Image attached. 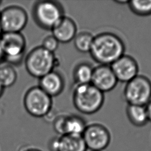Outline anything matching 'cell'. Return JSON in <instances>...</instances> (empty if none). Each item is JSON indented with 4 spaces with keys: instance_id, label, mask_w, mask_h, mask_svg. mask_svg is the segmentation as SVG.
Listing matches in <instances>:
<instances>
[{
    "instance_id": "1",
    "label": "cell",
    "mask_w": 151,
    "mask_h": 151,
    "mask_svg": "<svg viewBox=\"0 0 151 151\" xmlns=\"http://www.w3.org/2000/svg\"><path fill=\"white\" fill-rule=\"evenodd\" d=\"M124 42L117 35L104 32L94 36L89 53L100 65H110L124 55Z\"/></svg>"
},
{
    "instance_id": "2",
    "label": "cell",
    "mask_w": 151,
    "mask_h": 151,
    "mask_svg": "<svg viewBox=\"0 0 151 151\" xmlns=\"http://www.w3.org/2000/svg\"><path fill=\"white\" fill-rule=\"evenodd\" d=\"M76 109L85 114H93L103 106L104 95L91 83L77 85L73 94Z\"/></svg>"
},
{
    "instance_id": "3",
    "label": "cell",
    "mask_w": 151,
    "mask_h": 151,
    "mask_svg": "<svg viewBox=\"0 0 151 151\" xmlns=\"http://www.w3.org/2000/svg\"><path fill=\"white\" fill-rule=\"evenodd\" d=\"M57 62L54 53L40 46L33 48L27 54L25 60V66L31 76L40 78L53 71Z\"/></svg>"
},
{
    "instance_id": "4",
    "label": "cell",
    "mask_w": 151,
    "mask_h": 151,
    "mask_svg": "<svg viewBox=\"0 0 151 151\" xmlns=\"http://www.w3.org/2000/svg\"><path fill=\"white\" fill-rule=\"evenodd\" d=\"M32 15L40 27L51 30L64 16L61 5L50 0L37 2L33 6Z\"/></svg>"
},
{
    "instance_id": "5",
    "label": "cell",
    "mask_w": 151,
    "mask_h": 151,
    "mask_svg": "<svg viewBox=\"0 0 151 151\" xmlns=\"http://www.w3.org/2000/svg\"><path fill=\"white\" fill-rule=\"evenodd\" d=\"M123 96L127 104L146 106L151 100V81L138 74L126 83Z\"/></svg>"
},
{
    "instance_id": "6",
    "label": "cell",
    "mask_w": 151,
    "mask_h": 151,
    "mask_svg": "<svg viewBox=\"0 0 151 151\" xmlns=\"http://www.w3.org/2000/svg\"><path fill=\"white\" fill-rule=\"evenodd\" d=\"M52 97L39 86L28 89L24 97L26 111L35 117H45L52 109Z\"/></svg>"
},
{
    "instance_id": "7",
    "label": "cell",
    "mask_w": 151,
    "mask_h": 151,
    "mask_svg": "<svg viewBox=\"0 0 151 151\" xmlns=\"http://www.w3.org/2000/svg\"><path fill=\"white\" fill-rule=\"evenodd\" d=\"M0 41L5 55L4 60L12 65L20 63L26 48L24 35L21 32H2Z\"/></svg>"
},
{
    "instance_id": "8",
    "label": "cell",
    "mask_w": 151,
    "mask_h": 151,
    "mask_svg": "<svg viewBox=\"0 0 151 151\" xmlns=\"http://www.w3.org/2000/svg\"><path fill=\"white\" fill-rule=\"evenodd\" d=\"M2 32H21L27 25L28 15L21 6L11 5L0 12Z\"/></svg>"
},
{
    "instance_id": "9",
    "label": "cell",
    "mask_w": 151,
    "mask_h": 151,
    "mask_svg": "<svg viewBox=\"0 0 151 151\" xmlns=\"http://www.w3.org/2000/svg\"><path fill=\"white\" fill-rule=\"evenodd\" d=\"M82 137L87 148L91 151H103L109 145L111 140L108 129L99 123L87 125Z\"/></svg>"
},
{
    "instance_id": "10",
    "label": "cell",
    "mask_w": 151,
    "mask_h": 151,
    "mask_svg": "<svg viewBox=\"0 0 151 151\" xmlns=\"http://www.w3.org/2000/svg\"><path fill=\"white\" fill-rule=\"evenodd\" d=\"M110 67L118 81L127 83L138 75V64L130 55H123Z\"/></svg>"
},
{
    "instance_id": "11",
    "label": "cell",
    "mask_w": 151,
    "mask_h": 151,
    "mask_svg": "<svg viewBox=\"0 0 151 151\" xmlns=\"http://www.w3.org/2000/svg\"><path fill=\"white\" fill-rule=\"evenodd\" d=\"M117 82L110 65L99 64L94 67L91 83L103 93L113 90Z\"/></svg>"
},
{
    "instance_id": "12",
    "label": "cell",
    "mask_w": 151,
    "mask_h": 151,
    "mask_svg": "<svg viewBox=\"0 0 151 151\" xmlns=\"http://www.w3.org/2000/svg\"><path fill=\"white\" fill-rule=\"evenodd\" d=\"M51 31L52 35L59 42L67 43L73 40L76 37L77 26L72 19L64 16Z\"/></svg>"
},
{
    "instance_id": "13",
    "label": "cell",
    "mask_w": 151,
    "mask_h": 151,
    "mask_svg": "<svg viewBox=\"0 0 151 151\" xmlns=\"http://www.w3.org/2000/svg\"><path fill=\"white\" fill-rule=\"evenodd\" d=\"M38 86L52 97L61 93L64 87V80L59 73L53 70L40 78Z\"/></svg>"
},
{
    "instance_id": "14",
    "label": "cell",
    "mask_w": 151,
    "mask_h": 151,
    "mask_svg": "<svg viewBox=\"0 0 151 151\" xmlns=\"http://www.w3.org/2000/svg\"><path fill=\"white\" fill-rule=\"evenodd\" d=\"M87 149L82 136L65 134L59 136L58 151H86Z\"/></svg>"
},
{
    "instance_id": "15",
    "label": "cell",
    "mask_w": 151,
    "mask_h": 151,
    "mask_svg": "<svg viewBox=\"0 0 151 151\" xmlns=\"http://www.w3.org/2000/svg\"><path fill=\"white\" fill-rule=\"evenodd\" d=\"M126 116L130 122L136 127H142L149 122L146 106L127 104Z\"/></svg>"
},
{
    "instance_id": "16",
    "label": "cell",
    "mask_w": 151,
    "mask_h": 151,
    "mask_svg": "<svg viewBox=\"0 0 151 151\" xmlns=\"http://www.w3.org/2000/svg\"><path fill=\"white\" fill-rule=\"evenodd\" d=\"M86 126L84 119L80 116L71 114L65 116V134L82 136Z\"/></svg>"
},
{
    "instance_id": "17",
    "label": "cell",
    "mask_w": 151,
    "mask_h": 151,
    "mask_svg": "<svg viewBox=\"0 0 151 151\" xmlns=\"http://www.w3.org/2000/svg\"><path fill=\"white\" fill-rule=\"evenodd\" d=\"M94 67L88 63L77 64L73 71V77L77 85L91 83Z\"/></svg>"
},
{
    "instance_id": "18",
    "label": "cell",
    "mask_w": 151,
    "mask_h": 151,
    "mask_svg": "<svg viewBox=\"0 0 151 151\" xmlns=\"http://www.w3.org/2000/svg\"><path fill=\"white\" fill-rule=\"evenodd\" d=\"M94 35L87 31L80 32L76 34L74 38V45L80 52H89L93 44Z\"/></svg>"
},
{
    "instance_id": "19",
    "label": "cell",
    "mask_w": 151,
    "mask_h": 151,
    "mask_svg": "<svg viewBox=\"0 0 151 151\" xmlns=\"http://www.w3.org/2000/svg\"><path fill=\"white\" fill-rule=\"evenodd\" d=\"M17 79V73L12 65L0 64V83L4 88L13 86Z\"/></svg>"
},
{
    "instance_id": "20",
    "label": "cell",
    "mask_w": 151,
    "mask_h": 151,
    "mask_svg": "<svg viewBox=\"0 0 151 151\" xmlns=\"http://www.w3.org/2000/svg\"><path fill=\"white\" fill-rule=\"evenodd\" d=\"M127 5L130 11L135 15L141 17L151 15V1H129Z\"/></svg>"
},
{
    "instance_id": "21",
    "label": "cell",
    "mask_w": 151,
    "mask_h": 151,
    "mask_svg": "<svg viewBox=\"0 0 151 151\" xmlns=\"http://www.w3.org/2000/svg\"><path fill=\"white\" fill-rule=\"evenodd\" d=\"M59 42L52 35H48L44 38L42 41V45L44 49L50 51L51 52L54 53L58 48Z\"/></svg>"
},
{
    "instance_id": "22",
    "label": "cell",
    "mask_w": 151,
    "mask_h": 151,
    "mask_svg": "<svg viewBox=\"0 0 151 151\" xmlns=\"http://www.w3.org/2000/svg\"><path fill=\"white\" fill-rule=\"evenodd\" d=\"M65 116L64 115L59 116L55 117L53 120V129L56 133L59 134V136L65 134L64 130V122Z\"/></svg>"
},
{
    "instance_id": "23",
    "label": "cell",
    "mask_w": 151,
    "mask_h": 151,
    "mask_svg": "<svg viewBox=\"0 0 151 151\" xmlns=\"http://www.w3.org/2000/svg\"><path fill=\"white\" fill-rule=\"evenodd\" d=\"M48 148L50 151H58L59 136L52 137L48 143Z\"/></svg>"
},
{
    "instance_id": "24",
    "label": "cell",
    "mask_w": 151,
    "mask_h": 151,
    "mask_svg": "<svg viewBox=\"0 0 151 151\" xmlns=\"http://www.w3.org/2000/svg\"><path fill=\"white\" fill-rule=\"evenodd\" d=\"M146 110H147V113L149 121H150L151 122V100L146 105Z\"/></svg>"
},
{
    "instance_id": "25",
    "label": "cell",
    "mask_w": 151,
    "mask_h": 151,
    "mask_svg": "<svg viewBox=\"0 0 151 151\" xmlns=\"http://www.w3.org/2000/svg\"><path fill=\"white\" fill-rule=\"evenodd\" d=\"M4 57H5V55H4V52L3 51V48L0 41V64L4 60Z\"/></svg>"
},
{
    "instance_id": "26",
    "label": "cell",
    "mask_w": 151,
    "mask_h": 151,
    "mask_svg": "<svg viewBox=\"0 0 151 151\" xmlns=\"http://www.w3.org/2000/svg\"><path fill=\"white\" fill-rule=\"evenodd\" d=\"M23 151H41V150L40 149H36V148H28V149H26L25 150H24Z\"/></svg>"
},
{
    "instance_id": "27",
    "label": "cell",
    "mask_w": 151,
    "mask_h": 151,
    "mask_svg": "<svg viewBox=\"0 0 151 151\" xmlns=\"http://www.w3.org/2000/svg\"><path fill=\"white\" fill-rule=\"evenodd\" d=\"M129 1H115L116 3L120 4H127L129 3Z\"/></svg>"
},
{
    "instance_id": "28",
    "label": "cell",
    "mask_w": 151,
    "mask_h": 151,
    "mask_svg": "<svg viewBox=\"0 0 151 151\" xmlns=\"http://www.w3.org/2000/svg\"><path fill=\"white\" fill-rule=\"evenodd\" d=\"M4 87L2 86V84L0 83V97L2 96V95L3 94V92H4Z\"/></svg>"
},
{
    "instance_id": "29",
    "label": "cell",
    "mask_w": 151,
    "mask_h": 151,
    "mask_svg": "<svg viewBox=\"0 0 151 151\" xmlns=\"http://www.w3.org/2000/svg\"><path fill=\"white\" fill-rule=\"evenodd\" d=\"M2 34V28H1V20H0V37Z\"/></svg>"
},
{
    "instance_id": "30",
    "label": "cell",
    "mask_w": 151,
    "mask_h": 151,
    "mask_svg": "<svg viewBox=\"0 0 151 151\" xmlns=\"http://www.w3.org/2000/svg\"><path fill=\"white\" fill-rule=\"evenodd\" d=\"M1 2H2V1H0V4H1Z\"/></svg>"
}]
</instances>
